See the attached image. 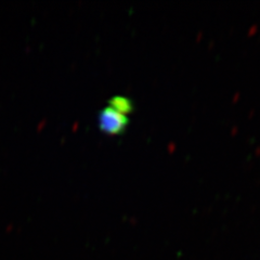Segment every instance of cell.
Instances as JSON below:
<instances>
[{"instance_id": "cell-2", "label": "cell", "mask_w": 260, "mask_h": 260, "mask_svg": "<svg viewBox=\"0 0 260 260\" xmlns=\"http://www.w3.org/2000/svg\"><path fill=\"white\" fill-rule=\"evenodd\" d=\"M110 107L112 109H114L115 111L124 114L130 113L133 111V103L130 101V99H128L127 96L124 95H115L110 99Z\"/></svg>"}, {"instance_id": "cell-1", "label": "cell", "mask_w": 260, "mask_h": 260, "mask_svg": "<svg viewBox=\"0 0 260 260\" xmlns=\"http://www.w3.org/2000/svg\"><path fill=\"white\" fill-rule=\"evenodd\" d=\"M129 124V119L111 107L103 109L99 114V127L103 133L109 135H119Z\"/></svg>"}]
</instances>
